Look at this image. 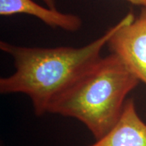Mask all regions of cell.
<instances>
[{
  "instance_id": "6da1fadb",
  "label": "cell",
  "mask_w": 146,
  "mask_h": 146,
  "mask_svg": "<svg viewBox=\"0 0 146 146\" xmlns=\"http://www.w3.org/2000/svg\"><path fill=\"white\" fill-rule=\"evenodd\" d=\"M114 27L81 47H29L0 42V49L14 60L15 72L0 79L2 94H23L31 100L36 116L51 106L99 61Z\"/></svg>"
},
{
  "instance_id": "7a4b0ae2",
  "label": "cell",
  "mask_w": 146,
  "mask_h": 146,
  "mask_svg": "<svg viewBox=\"0 0 146 146\" xmlns=\"http://www.w3.org/2000/svg\"><path fill=\"white\" fill-rule=\"evenodd\" d=\"M139 81L116 55L102 57L55 101L48 113L75 118L96 140L116 123L128 94Z\"/></svg>"
},
{
  "instance_id": "3957f363",
  "label": "cell",
  "mask_w": 146,
  "mask_h": 146,
  "mask_svg": "<svg viewBox=\"0 0 146 146\" xmlns=\"http://www.w3.org/2000/svg\"><path fill=\"white\" fill-rule=\"evenodd\" d=\"M107 45L111 54L146 85V7L137 18L129 13L114 26Z\"/></svg>"
},
{
  "instance_id": "277c9868",
  "label": "cell",
  "mask_w": 146,
  "mask_h": 146,
  "mask_svg": "<svg viewBox=\"0 0 146 146\" xmlns=\"http://www.w3.org/2000/svg\"><path fill=\"white\" fill-rule=\"evenodd\" d=\"M89 146H146V124L137 112L134 100H126L112 129Z\"/></svg>"
},
{
  "instance_id": "5b68a950",
  "label": "cell",
  "mask_w": 146,
  "mask_h": 146,
  "mask_svg": "<svg viewBox=\"0 0 146 146\" xmlns=\"http://www.w3.org/2000/svg\"><path fill=\"white\" fill-rule=\"evenodd\" d=\"M16 14L33 16L52 28L69 32L77 31L82 26V21L78 16L45 8L33 0H0V15L9 16Z\"/></svg>"
},
{
  "instance_id": "8992f818",
  "label": "cell",
  "mask_w": 146,
  "mask_h": 146,
  "mask_svg": "<svg viewBox=\"0 0 146 146\" xmlns=\"http://www.w3.org/2000/svg\"><path fill=\"white\" fill-rule=\"evenodd\" d=\"M135 5H140L142 7H146V0H126Z\"/></svg>"
},
{
  "instance_id": "52a82bcc",
  "label": "cell",
  "mask_w": 146,
  "mask_h": 146,
  "mask_svg": "<svg viewBox=\"0 0 146 146\" xmlns=\"http://www.w3.org/2000/svg\"><path fill=\"white\" fill-rule=\"evenodd\" d=\"M43 1L46 4L49 8L56 10V0H43Z\"/></svg>"
}]
</instances>
